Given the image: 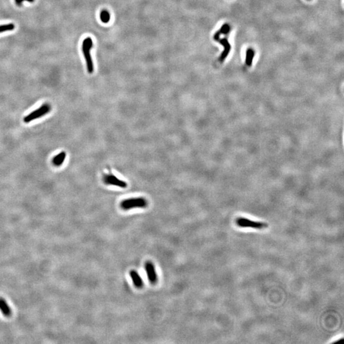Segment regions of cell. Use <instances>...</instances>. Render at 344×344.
<instances>
[{
	"label": "cell",
	"instance_id": "cell-12",
	"mask_svg": "<svg viewBox=\"0 0 344 344\" xmlns=\"http://www.w3.org/2000/svg\"><path fill=\"white\" fill-rule=\"evenodd\" d=\"M255 53L253 49L249 48L246 51V57H245V63L248 66H250L252 65L253 59L254 57Z\"/></svg>",
	"mask_w": 344,
	"mask_h": 344
},
{
	"label": "cell",
	"instance_id": "cell-8",
	"mask_svg": "<svg viewBox=\"0 0 344 344\" xmlns=\"http://www.w3.org/2000/svg\"><path fill=\"white\" fill-rule=\"evenodd\" d=\"M219 42H220V43L224 46V47H225V50H224L223 53L221 54V55L219 58V60L220 61H223L224 60L226 59V58L228 56V54L230 53V50H231V45H230L228 40L226 38H222L221 40H219Z\"/></svg>",
	"mask_w": 344,
	"mask_h": 344
},
{
	"label": "cell",
	"instance_id": "cell-11",
	"mask_svg": "<svg viewBox=\"0 0 344 344\" xmlns=\"http://www.w3.org/2000/svg\"><path fill=\"white\" fill-rule=\"evenodd\" d=\"M230 30V26L228 24H225L222 25V26L220 28V29L214 35V40L216 41H219L220 38V35L222 34H227Z\"/></svg>",
	"mask_w": 344,
	"mask_h": 344
},
{
	"label": "cell",
	"instance_id": "cell-14",
	"mask_svg": "<svg viewBox=\"0 0 344 344\" xmlns=\"http://www.w3.org/2000/svg\"><path fill=\"white\" fill-rule=\"evenodd\" d=\"M14 29H15V25L12 23L0 25V33L6 32V31H13Z\"/></svg>",
	"mask_w": 344,
	"mask_h": 344
},
{
	"label": "cell",
	"instance_id": "cell-9",
	"mask_svg": "<svg viewBox=\"0 0 344 344\" xmlns=\"http://www.w3.org/2000/svg\"><path fill=\"white\" fill-rule=\"evenodd\" d=\"M0 311L2 312L4 316L9 317L12 315V311L10 307L7 303V301L2 298H0Z\"/></svg>",
	"mask_w": 344,
	"mask_h": 344
},
{
	"label": "cell",
	"instance_id": "cell-7",
	"mask_svg": "<svg viewBox=\"0 0 344 344\" xmlns=\"http://www.w3.org/2000/svg\"><path fill=\"white\" fill-rule=\"evenodd\" d=\"M129 276L131 279V281L134 286L140 289L144 286V281L141 276L139 275V273H138L136 270H131L129 271Z\"/></svg>",
	"mask_w": 344,
	"mask_h": 344
},
{
	"label": "cell",
	"instance_id": "cell-13",
	"mask_svg": "<svg viewBox=\"0 0 344 344\" xmlns=\"http://www.w3.org/2000/svg\"><path fill=\"white\" fill-rule=\"evenodd\" d=\"M100 20L105 24H107L110 21V13L108 10H103L100 12Z\"/></svg>",
	"mask_w": 344,
	"mask_h": 344
},
{
	"label": "cell",
	"instance_id": "cell-5",
	"mask_svg": "<svg viewBox=\"0 0 344 344\" xmlns=\"http://www.w3.org/2000/svg\"><path fill=\"white\" fill-rule=\"evenodd\" d=\"M103 181L106 185H114L123 189H125L128 186V184L125 181L119 179L112 173L105 174L103 175Z\"/></svg>",
	"mask_w": 344,
	"mask_h": 344
},
{
	"label": "cell",
	"instance_id": "cell-15",
	"mask_svg": "<svg viewBox=\"0 0 344 344\" xmlns=\"http://www.w3.org/2000/svg\"><path fill=\"white\" fill-rule=\"evenodd\" d=\"M24 1H26V2H28L31 3V2H33L34 1V0H15L16 5H18V6H21V5H22V3H23V2H24Z\"/></svg>",
	"mask_w": 344,
	"mask_h": 344
},
{
	"label": "cell",
	"instance_id": "cell-3",
	"mask_svg": "<svg viewBox=\"0 0 344 344\" xmlns=\"http://www.w3.org/2000/svg\"><path fill=\"white\" fill-rule=\"evenodd\" d=\"M236 222V225L241 228H250L256 230H263L268 227V225L266 222L255 221L244 217L238 218Z\"/></svg>",
	"mask_w": 344,
	"mask_h": 344
},
{
	"label": "cell",
	"instance_id": "cell-10",
	"mask_svg": "<svg viewBox=\"0 0 344 344\" xmlns=\"http://www.w3.org/2000/svg\"><path fill=\"white\" fill-rule=\"evenodd\" d=\"M66 157V154L65 152H61L59 154H57L56 156L53 159V164L55 166H60L64 161Z\"/></svg>",
	"mask_w": 344,
	"mask_h": 344
},
{
	"label": "cell",
	"instance_id": "cell-2",
	"mask_svg": "<svg viewBox=\"0 0 344 344\" xmlns=\"http://www.w3.org/2000/svg\"><path fill=\"white\" fill-rule=\"evenodd\" d=\"M93 42L91 37H87L83 40L82 45V50L85 57L86 65H87L88 72L89 73H92L94 72V65L91 56V50L93 47Z\"/></svg>",
	"mask_w": 344,
	"mask_h": 344
},
{
	"label": "cell",
	"instance_id": "cell-4",
	"mask_svg": "<svg viewBox=\"0 0 344 344\" xmlns=\"http://www.w3.org/2000/svg\"><path fill=\"white\" fill-rule=\"evenodd\" d=\"M52 107L49 103H44L40 108L26 115L24 118V122L26 123H29L34 120L40 118L49 113Z\"/></svg>",
	"mask_w": 344,
	"mask_h": 344
},
{
	"label": "cell",
	"instance_id": "cell-6",
	"mask_svg": "<svg viewBox=\"0 0 344 344\" xmlns=\"http://www.w3.org/2000/svg\"><path fill=\"white\" fill-rule=\"evenodd\" d=\"M145 270L146 271L149 281L152 284H156L158 282V275L154 264L151 261H147L145 263Z\"/></svg>",
	"mask_w": 344,
	"mask_h": 344
},
{
	"label": "cell",
	"instance_id": "cell-1",
	"mask_svg": "<svg viewBox=\"0 0 344 344\" xmlns=\"http://www.w3.org/2000/svg\"><path fill=\"white\" fill-rule=\"evenodd\" d=\"M148 205L147 200L143 197L131 198L123 200L120 206L124 210H129L133 209H144Z\"/></svg>",
	"mask_w": 344,
	"mask_h": 344
}]
</instances>
